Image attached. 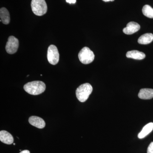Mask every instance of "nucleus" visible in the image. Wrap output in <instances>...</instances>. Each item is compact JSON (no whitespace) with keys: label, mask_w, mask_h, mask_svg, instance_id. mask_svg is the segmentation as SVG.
<instances>
[{"label":"nucleus","mask_w":153,"mask_h":153,"mask_svg":"<svg viewBox=\"0 0 153 153\" xmlns=\"http://www.w3.org/2000/svg\"><path fill=\"white\" fill-rule=\"evenodd\" d=\"M46 85L41 81H34L28 82L24 86L27 93L33 95H38L43 93L46 89Z\"/></svg>","instance_id":"obj_1"},{"label":"nucleus","mask_w":153,"mask_h":153,"mask_svg":"<svg viewBox=\"0 0 153 153\" xmlns=\"http://www.w3.org/2000/svg\"><path fill=\"white\" fill-rule=\"evenodd\" d=\"M93 90L92 86L88 83L82 84L76 88V95L80 102H84L89 97Z\"/></svg>","instance_id":"obj_2"},{"label":"nucleus","mask_w":153,"mask_h":153,"mask_svg":"<svg viewBox=\"0 0 153 153\" xmlns=\"http://www.w3.org/2000/svg\"><path fill=\"white\" fill-rule=\"evenodd\" d=\"M32 11L37 16H42L47 13V6L45 0H32Z\"/></svg>","instance_id":"obj_3"},{"label":"nucleus","mask_w":153,"mask_h":153,"mask_svg":"<svg viewBox=\"0 0 153 153\" xmlns=\"http://www.w3.org/2000/svg\"><path fill=\"white\" fill-rule=\"evenodd\" d=\"M78 58L79 61L83 64H88L94 60V55L88 47H84L79 52Z\"/></svg>","instance_id":"obj_4"},{"label":"nucleus","mask_w":153,"mask_h":153,"mask_svg":"<svg viewBox=\"0 0 153 153\" xmlns=\"http://www.w3.org/2000/svg\"><path fill=\"white\" fill-rule=\"evenodd\" d=\"M47 57L50 64L55 65L58 63L60 55L57 47L55 45H51L48 47Z\"/></svg>","instance_id":"obj_5"},{"label":"nucleus","mask_w":153,"mask_h":153,"mask_svg":"<svg viewBox=\"0 0 153 153\" xmlns=\"http://www.w3.org/2000/svg\"><path fill=\"white\" fill-rule=\"evenodd\" d=\"M19 47V40L13 36H10L6 44L7 52L10 54H13L17 52Z\"/></svg>","instance_id":"obj_6"},{"label":"nucleus","mask_w":153,"mask_h":153,"mask_svg":"<svg viewBox=\"0 0 153 153\" xmlns=\"http://www.w3.org/2000/svg\"><path fill=\"white\" fill-rule=\"evenodd\" d=\"M140 28V25L136 22H130L127 24L126 27L124 28L123 32L126 35H131L138 31Z\"/></svg>","instance_id":"obj_7"},{"label":"nucleus","mask_w":153,"mask_h":153,"mask_svg":"<svg viewBox=\"0 0 153 153\" xmlns=\"http://www.w3.org/2000/svg\"><path fill=\"white\" fill-rule=\"evenodd\" d=\"M29 122L31 125L38 128H44L46 125L45 121L43 119L35 116L30 117L29 118Z\"/></svg>","instance_id":"obj_8"},{"label":"nucleus","mask_w":153,"mask_h":153,"mask_svg":"<svg viewBox=\"0 0 153 153\" xmlns=\"http://www.w3.org/2000/svg\"><path fill=\"white\" fill-rule=\"evenodd\" d=\"M0 140L6 144H12L14 141L13 136L8 132L6 131H0Z\"/></svg>","instance_id":"obj_9"},{"label":"nucleus","mask_w":153,"mask_h":153,"mask_svg":"<svg viewBox=\"0 0 153 153\" xmlns=\"http://www.w3.org/2000/svg\"><path fill=\"white\" fill-rule=\"evenodd\" d=\"M140 98L143 100H149L153 98V89L152 88H142L138 94Z\"/></svg>","instance_id":"obj_10"},{"label":"nucleus","mask_w":153,"mask_h":153,"mask_svg":"<svg viewBox=\"0 0 153 153\" xmlns=\"http://www.w3.org/2000/svg\"><path fill=\"white\" fill-rule=\"evenodd\" d=\"M126 56L128 58L141 60L145 58L146 55L143 52H140L137 50H132L127 52Z\"/></svg>","instance_id":"obj_11"},{"label":"nucleus","mask_w":153,"mask_h":153,"mask_svg":"<svg viewBox=\"0 0 153 153\" xmlns=\"http://www.w3.org/2000/svg\"><path fill=\"white\" fill-rule=\"evenodd\" d=\"M0 18L3 24L8 25L10 21L9 11L6 8L2 7L0 10Z\"/></svg>","instance_id":"obj_12"},{"label":"nucleus","mask_w":153,"mask_h":153,"mask_svg":"<svg viewBox=\"0 0 153 153\" xmlns=\"http://www.w3.org/2000/svg\"><path fill=\"white\" fill-rule=\"evenodd\" d=\"M153 129V123H148L143 128L142 130L138 135L139 139H143L148 135L152 131Z\"/></svg>","instance_id":"obj_13"},{"label":"nucleus","mask_w":153,"mask_h":153,"mask_svg":"<svg viewBox=\"0 0 153 153\" xmlns=\"http://www.w3.org/2000/svg\"><path fill=\"white\" fill-rule=\"evenodd\" d=\"M153 40V34L152 33H146L140 37L138 40V42L140 44H148L151 43Z\"/></svg>","instance_id":"obj_14"},{"label":"nucleus","mask_w":153,"mask_h":153,"mask_svg":"<svg viewBox=\"0 0 153 153\" xmlns=\"http://www.w3.org/2000/svg\"><path fill=\"white\" fill-rule=\"evenodd\" d=\"M142 12L146 17L153 19V9L149 5H146L143 7Z\"/></svg>","instance_id":"obj_15"},{"label":"nucleus","mask_w":153,"mask_h":153,"mask_svg":"<svg viewBox=\"0 0 153 153\" xmlns=\"http://www.w3.org/2000/svg\"><path fill=\"white\" fill-rule=\"evenodd\" d=\"M147 153H153V142L151 143L148 147Z\"/></svg>","instance_id":"obj_16"},{"label":"nucleus","mask_w":153,"mask_h":153,"mask_svg":"<svg viewBox=\"0 0 153 153\" xmlns=\"http://www.w3.org/2000/svg\"><path fill=\"white\" fill-rule=\"evenodd\" d=\"M66 1L69 4H75L76 2V0H66Z\"/></svg>","instance_id":"obj_17"},{"label":"nucleus","mask_w":153,"mask_h":153,"mask_svg":"<svg viewBox=\"0 0 153 153\" xmlns=\"http://www.w3.org/2000/svg\"><path fill=\"white\" fill-rule=\"evenodd\" d=\"M20 153H30V151L25 150L22 151Z\"/></svg>","instance_id":"obj_18"},{"label":"nucleus","mask_w":153,"mask_h":153,"mask_svg":"<svg viewBox=\"0 0 153 153\" xmlns=\"http://www.w3.org/2000/svg\"><path fill=\"white\" fill-rule=\"evenodd\" d=\"M102 1L105 2H108L110 1H113L114 0H102Z\"/></svg>","instance_id":"obj_19"},{"label":"nucleus","mask_w":153,"mask_h":153,"mask_svg":"<svg viewBox=\"0 0 153 153\" xmlns=\"http://www.w3.org/2000/svg\"><path fill=\"white\" fill-rule=\"evenodd\" d=\"M13 145H16V144H15V143H13Z\"/></svg>","instance_id":"obj_20"}]
</instances>
